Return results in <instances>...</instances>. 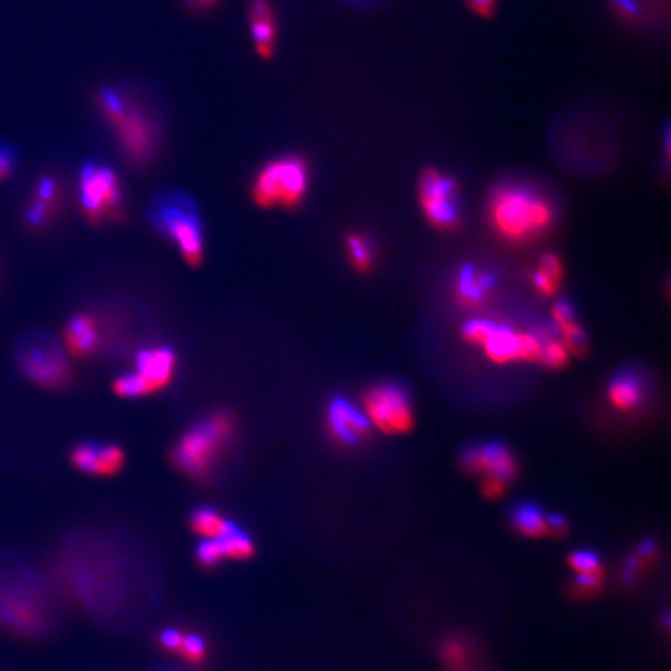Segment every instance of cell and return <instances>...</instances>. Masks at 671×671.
Returning a JSON list of instances; mask_svg holds the SVG:
<instances>
[{
  "mask_svg": "<svg viewBox=\"0 0 671 671\" xmlns=\"http://www.w3.org/2000/svg\"><path fill=\"white\" fill-rule=\"evenodd\" d=\"M488 216L502 238L522 243L546 232L552 226L555 210L533 188L508 184L494 188L488 201Z\"/></svg>",
  "mask_w": 671,
  "mask_h": 671,
  "instance_id": "6da1fadb",
  "label": "cell"
},
{
  "mask_svg": "<svg viewBox=\"0 0 671 671\" xmlns=\"http://www.w3.org/2000/svg\"><path fill=\"white\" fill-rule=\"evenodd\" d=\"M150 218L162 237L176 246L188 265L204 260V232L195 202L178 192H167L154 199Z\"/></svg>",
  "mask_w": 671,
  "mask_h": 671,
  "instance_id": "7a4b0ae2",
  "label": "cell"
},
{
  "mask_svg": "<svg viewBox=\"0 0 671 671\" xmlns=\"http://www.w3.org/2000/svg\"><path fill=\"white\" fill-rule=\"evenodd\" d=\"M233 432L235 421L226 412H216L202 418L198 425L182 435L174 448V465L188 476H207L229 446Z\"/></svg>",
  "mask_w": 671,
  "mask_h": 671,
  "instance_id": "3957f363",
  "label": "cell"
},
{
  "mask_svg": "<svg viewBox=\"0 0 671 671\" xmlns=\"http://www.w3.org/2000/svg\"><path fill=\"white\" fill-rule=\"evenodd\" d=\"M310 187V167L299 156L274 159L258 171L252 198L263 209H296Z\"/></svg>",
  "mask_w": 671,
  "mask_h": 671,
  "instance_id": "277c9868",
  "label": "cell"
},
{
  "mask_svg": "<svg viewBox=\"0 0 671 671\" xmlns=\"http://www.w3.org/2000/svg\"><path fill=\"white\" fill-rule=\"evenodd\" d=\"M16 361L27 378L47 389H56L69 381L70 369L66 353L52 336L28 334L16 350Z\"/></svg>",
  "mask_w": 671,
  "mask_h": 671,
  "instance_id": "5b68a950",
  "label": "cell"
},
{
  "mask_svg": "<svg viewBox=\"0 0 671 671\" xmlns=\"http://www.w3.org/2000/svg\"><path fill=\"white\" fill-rule=\"evenodd\" d=\"M178 359L168 347L140 350L136 369L114 381V392L122 398H143L165 389L173 381Z\"/></svg>",
  "mask_w": 671,
  "mask_h": 671,
  "instance_id": "8992f818",
  "label": "cell"
},
{
  "mask_svg": "<svg viewBox=\"0 0 671 671\" xmlns=\"http://www.w3.org/2000/svg\"><path fill=\"white\" fill-rule=\"evenodd\" d=\"M80 202L91 223H103L120 212L122 185L114 170L106 165H84L80 173Z\"/></svg>",
  "mask_w": 671,
  "mask_h": 671,
  "instance_id": "52a82bcc",
  "label": "cell"
},
{
  "mask_svg": "<svg viewBox=\"0 0 671 671\" xmlns=\"http://www.w3.org/2000/svg\"><path fill=\"white\" fill-rule=\"evenodd\" d=\"M364 409L373 428L384 434H407L414 426L411 398L398 384L372 387L364 398Z\"/></svg>",
  "mask_w": 671,
  "mask_h": 671,
  "instance_id": "ba28073f",
  "label": "cell"
},
{
  "mask_svg": "<svg viewBox=\"0 0 671 671\" xmlns=\"http://www.w3.org/2000/svg\"><path fill=\"white\" fill-rule=\"evenodd\" d=\"M420 204L429 224L440 230H451L460 223L459 185L439 170L421 174Z\"/></svg>",
  "mask_w": 671,
  "mask_h": 671,
  "instance_id": "9c48e42d",
  "label": "cell"
},
{
  "mask_svg": "<svg viewBox=\"0 0 671 671\" xmlns=\"http://www.w3.org/2000/svg\"><path fill=\"white\" fill-rule=\"evenodd\" d=\"M460 465L466 473L485 474V477L502 480L507 485L518 476L516 457L510 448L499 442L465 449L460 456Z\"/></svg>",
  "mask_w": 671,
  "mask_h": 671,
  "instance_id": "30bf717a",
  "label": "cell"
},
{
  "mask_svg": "<svg viewBox=\"0 0 671 671\" xmlns=\"http://www.w3.org/2000/svg\"><path fill=\"white\" fill-rule=\"evenodd\" d=\"M327 428L339 445L358 446L369 437L372 423L366 412L347 398L334 397L327 407Z\"/></svg>",
  "mask_w": 671,
  "mask_h": 671,
  "instance_id": "8fae6325",
  "label": "cell"
},
{
  "mask_svg": "<svg viewBox=\"0 0 671 671\" xmlns=\"http://www.w3.org/2000/svg\"><path fill=\"white\" fill-rule=\"evenodd\" d=\"M70 460L77 470L95 476H114L125 465V452L115 445L83 443L72 451Z\"/></svg>",
  "mask_w": 671,
  "mask_h": 671,
  "instance_id": "7c38bea8",
  "label": "cell"
},
{
  "mask_svg": "<svg viewBox=\"0 0 671 671\" xmlns=\"http://www.w3.org/2000/svg\"><path fill=\"white\" fill-rule=\"evenodd\" d=\"M119 129L120 142L123 150L133 160H145L153 150V136L150 126L139 114L126 111L119 122L114 123Z\"/></svg>",
  "mask_w": 671,
  "mask_h": 671,
  "instance_id": "4fadbf2b",
  "label": "cell"
},
{
  "mask_svg": "<svg viewBox=\"0 0 671 671\" xmlns=\"http://www.w3.org/2000/svg\"><path fill=\"white\" fill-rule=\"evenodd\" d=\"M100 341V327L97 320L89 314H78L64 330L67 350L78 358H86L97 352Z\"/></svg>",
  "mask_w": 671,
  "mask_h": 671,
  "instance_id": "5bb4252c",
  "label": "cell"
},
{
  "mask_svg": "<svg viewBox=\"0 0 671 671\" xmlns=\"http://www.w3.org/2000/svg\"><path fill=\"white\" fill-rule=\"evenodd\" d=\"M496 286V279L476 266L465 265L456 279L457 299L468 308L482 305Z\"/></svg>",
  "mask_w": 671,
  "mask_h": 671,
  "instance_id": "9a60e30c",
  "label": "cell"
},
{
  "mask_svg": "<svg viewBox=\"0 0 671 671\" xmlns=\"http://www.w3.org/2000/svg\"><path fill=\"white\" fill-rule=\"evenodd\" d=\"M251 35L254 38L255 49L261 58H271L275 49V21L274 11L268 0H251Z\"/></svg>",
  "mask_w": 671,
  "mask_h": 671,
  "instance_id": "2e32d148",
  "label": "cell"
},
{
  "mask_svg": "<svg viewBox=\"0 0 671 671\" xmlns=\"http://www.w3.org/2000/svg\"><path fill=\"white\" fill-rule=\"evenodd\" d=\"M645 397L644 381L637 373L622 372L612 378L608 387L609 403L620 412H631Z\"/></svg>",
  "mask_w": 671,
  "mask_h": 671,
  "instance_id": "e0dca14e",
  "label": "cell"
},
{
  "mask_svg": "<svg viewBox=\"0 0 671 671\" xmlns=\"http://www.w3.org/2000/svg\"><path fill=\"white\" fill-rule=\"evenodd\" d=\"M510 524L515 532L527 538L538 539L547 536L546 513L533 502L516 505L510 513Z\"/></svg>",
  "mask_w": 671,
  "mask_h": 671,
  "instance_id": "ac0fdd59",
  "label": "cell"
},
{
  "mask_svg": "<svg viewBox=\"0 0 671 671\" xmlns=\"http://www.w3.org/2000/svg\"><path fill=\"white\" fill-rule=\"evenodd\" d=\"M563 280V265L557 255L546 254L539 260L538 268L533 272L532 282L541 296H555Z\"/></svg>",
  "mask_w": 671,
  "mask_h": 671,
  "instance_id": "d6986e66",
  "label": "cell"
},
{
  "mask_svg": "<svg viewBox=\"0 0 671 671\" xmlns=\"http://www.w3.org/2000/svg\"><path fill=\"white\" fill-rule=\"evenodd\" d=\"M192 529L206 539H221L229 535L237 525L224 519L212 508H198L190 518Z\"/></svg>",
  "mask_w": 671,
  "mask_h": 671,
  "instance_id": "ffe728a7",
  "label": "cell"
},
{
  "mask_svg": "<svg viewBox=\"0 0 671 671\" xmlns=\"http://www.w3.org/2000/svg\"><path fill=\"white\" fill-rule=\"evenodd\" d=\"M216 541L223 549L224 558H230V560H249L255 552L252 539L246 533L241 532L238 527H235L229 535L216 539Z\"/></svg>",
  "mask_w": 671,
  "mask_h": 671,
  "instance_id": "44dd1931",
  "label": "cell"
},
{
  "mask_svg": "<svg viewBox=\"0 0 671 671\" xmlns=\"http://www.w3.org/2000/svg\"><path fill=\"white\" fill-rule=\"evenodd\" d=\"M347 252L350 263L358 271H369L375 261V249L372 241L364 235L353 233L347 238Z\"/></svg>",
  "mask_w": 671,
  "mask_h": 671,
  "instance_id": "7402d4cb",
  "label": "cell"
},
{
  "mask_svg": "<svg viewBox=\"0 0 671 671\" xmlns=\"http://www.w3.org/2000/svg\"><path fill=\"white\" fill-rule=\"evenodd\" d=\"M567 361H569V350L563 342L555 339V336H550L549 339L544 341L538 362L549 367V369H561V367L566 366Z\"/></svg>",
  "mask_w": 671,
  "mask_h": 671,
  "instance_id": "603a6c76",
  "label": "cell"
},
{
  "mask_svg": "<svg viewBox=\"0 0 671 671\" xmlns=\"http://www.w3.org/2000/svg\"><path fill=\"white\" fill-rule=\"evenodd\" d=\"M569 564L577 575L605 574L602 561L591 550H577L569 557Z\"/></svg>",
  "mask_w": 671,
  "mask_h": 671,
  "instance_id": "cb8c5ba5",
  "label": "cell"
},
{
  "mask_svg": "<svg viewBox=\"0 0 671 671\" xmlns=\"http://www.w3.org/2000/svg\"><path fill=\"white\" fill-rule=\"evenodd\" d=\"M100 101L101 108H103V111H105V114L108 115L112 123L119 122L123 115L126 114V111H128V106H126V101L123 100L122 95L114 91V89H109V87L101 91Z\"/></svg>",
  "mask_w": 671,
  "mask_h": 671,
  "instance_id": "d4e9b609",
  "label": "cell"
},
{
  "mask_svg": "<svg viewBox=\"0 0 671 671\" xmlns=\"http://www.w3.org/2000/svg\"><path fill=\"white\" fill-rule=\"evenodd\" d=\"M178 651L187 661L195 662V664H199L202 659L206 658V645L202 642L201 637L195 636V634L182 637Z\"/></svg>",
  "mask_w": 671,
  "mask_h": 671,
  "instance_id": "484cf974",
  "label": "cell"
},
{
  "mask_svg": "<svg viewBox=\"0 0 671 671\" xmlns=\"http://www.w3.org/2000/svg\"><path fill=\"white\" fill-rule=\"evenodd\" d=\"M605 583V574L577 575L574 580V589L581 597H591L602 591Z\"/></svg>",
  "mask_w": 671,
  "mask_h": 671,
  "instance_id": "4316f807",
  "label": "cell"
},
{
  "mask_svg": "<svg viewBox=\"0 0 671 671\" xmlns=\"http://www.w3.org/2000/svg\"><path fill=\"white\" fill-rule=\"evenodd\" d=\"M198 560L202 566L213 567L224 560L223 549L216 539H206L204 543L199 544Z\"/></svg>",
  "mask_w": 671,
  "mask_h": 671,
  "instance_id": "83f0119b",
  "label": "cell"
},
{
  "mask_svg": "<svg viewBox=\"0 0 671 671\" xmlns=\"http://www.w3.org/2000/svg\"><path fill=\"white\" fill-rule=\"evenodd\" d=\"M547 522V536H553V538H563L569 532V524H567L566 518L561 515H555V513H550L546 515Z\"/></svg>",
  "mask_w": 671,
  "mask_h": 671,
  "instance_id": "f1b7e54d",
  "label": "cell"
},
{
  "mask_svg": "<svg viewBox=\"0 0 671 671\" xmlns=\"http://www.w3.org/2000/svg\"><path fill=\"white\" fill-rule=\"evenodd\" d=\"M553 317H555V324H557L558 327L569 324V322L575 320L574 310H572L571 303L566 302V300H560L557 305L553 306Z\"/></svg>",
  "mask_w": 671,
  "mask_h": 671,
  "instance_id": "f546056e",
  "label": "cell"
},
{
  "mask_svg": "<svg viewBox=\"0 0 671 671\" xmlns=\"http://www.w3.org/2000/svg\"><path fill=\"white\" fill-rule=\"evenodd\" d=\"M505 490H507V484L502 482V480L493 479V477H485L484 485H482V491H484L485 498H501L502 494L505 493Z\"/></svg>",
  "mask_w": 671,
  "mask_h": 671,
  "instance_id": "4dcf8cb0",
  "label": "cell"
},
{
  "mask_svg": "<svg viewBox=\"0 0 671 671\" xmlns=\"http://www.w3.org/2000/svg\"><path fill=\"white\" fill-rule=\"evenodd\" d=\"M14 170V154L8 148H0V182L10 178Z\"/></svg>",
  "mask_w": 671,
  "mask_h": 671,
  "instance_id": "1f68e13d",
  "label": "cell"
},
{
  "mask_svg": "<svg viewBox=\"0 0 671 671\" xmlns=\"http://www.w3.org/2000/svg\"><path fill=\"white\" fill-rule=\"evenodd\" d=\"M466 2H468V5H470V8L474 13L484 16V18L491 16L494 7H496V0H466Z\"/></svg>",
  "mask_w": 671,
  "mask_h": 671,
  "instance_id": "d6a6232c",
  "label": "cell"
},
{
  "mask_svg": "<svg viewBox=\"0 0 671 671\" xmlns=\"http://www.w3.org/2000/svg\"><path fill=\"white\" fill-rule=\"evenodd\" d=\"M182 637L184 634L179 633V631H165L162 634V644L168 650L178 651L179 645H181Z\"/></svg>",
  "mask_w": 671,
  "mask_h": 671,
  "instance_id": "836d02e7",
  "label": "cell"
},
{
  "mask_svg": "<svg viewBox=\"0 0 671 671\" xmlns=\"http://www.w3.org/2000/svg\"><path fill=\"white\" fill-rule=\"evenodd\" d=\"M190 4L195 5L196 8H209L216 4L218 0H188Z\"/></svg>",
  "mask_w": 671,
  "mask_h": 671,
  "instance_id": "e575fe53",
  "label": "cell"
}]
</instances>
